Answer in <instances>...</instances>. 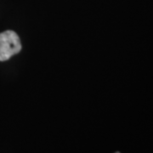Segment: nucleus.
<instances>
[{
	"label": "nucleus",
	"mask_w": 153,
	"mask_h": 153,
	"mask_svg": "<svg viewBox=\"0 0 153 153\" xmlns=\"http://www.w3.org/2000/svg\"><path fill=\"white\" fill-rule=\"evenodd\" d=\"M116 153H120V152H116Z\"/></svg>",
	"instance_id": "2"
},
{
	"label": "nucleus",
	"mask_w": 153,
	"mask_h": 153,
	"mask_svg": "<svg viewBox=\"0 0 153 153\" xmlns=\"http://www.w3.org/2000/svg\"><path fill=\"white\" fill-rule=\"evenodd\" d=\"M22 49L21 39L18 34L12 30L0 33V61L10 60L17 55Z\"/></svg>",
	"instance_id": "1"
}]
</instances>
